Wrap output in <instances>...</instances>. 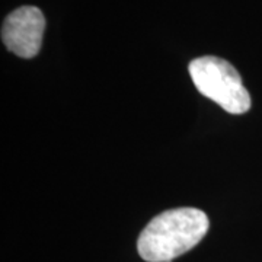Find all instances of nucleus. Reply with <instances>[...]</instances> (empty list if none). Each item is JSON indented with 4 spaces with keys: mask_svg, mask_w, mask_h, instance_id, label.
<instances>
[{
    "mask_svg": "<svg viewBox=\"0 0 262 262\" xmlns=\"http://www.w3.org/2000/svg\"><path fill=\"white\" fill-rule=\"evenodd\" d=\"M189 76L198 92L233 115L251 110V95L229 61L215 56L198 57L189 63Z\"/></svg>",
    "mask_w": 262,
    "mask_h": 262,
    "instance_id": "2",
    "label": "nucleus"
},
{
    "mask_svg": "<svg viewBox=\"0 0 262 262\" xmlns=\"http://www.w3.org/2000/svg\"><path fill=\"white\" fill-rule=\"evenodd\" d=\"M46 18L35 6H22L9 13L2 27V41L13 54L32 58L39 53Z\"/></svg>",
    "mask_w": 262,
    "mask_h": 262,
    "instance_id": "3",
    "label": "nucleus"
},
{
    "mask_svg": "<svg viewBox=\"0 0 262 262\" xmlns=\"http://www.w3.org/2000/svg\"><path fill=\"white\" fill-rule=\"evenodd\" d=\"M210 227L204 211L192 207L166 210L155 219L139 236L137 251L147 262H170L201 242Z\"/></svg>",
    "mask_w": 262,
    "mask_h": 262,
    "instance_id": "1",
    "label": "nucleus"
}]
</instances>
